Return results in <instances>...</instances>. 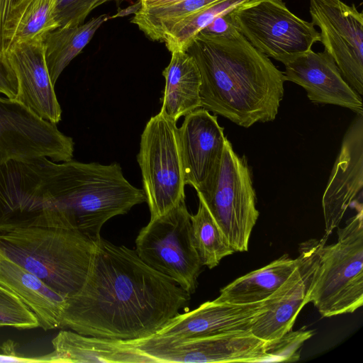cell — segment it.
Returning <instances> with one entry per match:
<instances>
[{
  "label": "cell",
  "instance_id": "obj_11",
  "mask_svg": "<svg viewBox=\"0 0 363 363\" xmlns=\"http://www.w3.org/2000/svg\"><path fill=\"white\" fill-rule=\"evenodd\" d=\"M74 141L15 99L0 96V164L13 159L72 160Z\"/></svg>",
  "mask_w": 363,
  "mask_h": 363
},
{
  "label": "cell",
  "instance_id": "obj_7",
  "mask_svg": "<svg viewBox=\"0 0 363 363\" xmlns=\"http://www.w3.org/2000/svg\"><path fill=\"white\" fill-rule=\"evenodd\" d=\"M136 253L148 266L169 277L189 294L198 284L202 264L194 247L185 199L153 218L139 232Z\"/></svg>",
  "mask_w": 363,
  "mask_h": 363
},
{
  "label": "cell",
  "instance_id": "obj_25",
  "mask_svg": "<svg viewBox=\"0 0 363 363\" xmlns=\"http://www.w3.org/2000/svg\"><path fill=\"white\" fill-rule=\"evenodd\" d=\"M191 222L193 242L202 266L213 269L235 252L201 200L196 213L191 215Z\"/></svg>",
  "mask_w": 363,
  "mask_h": 363
},
{
  "label": "cell",
  "instance_id": "obj_29",
  "mask_svg": "<svg viewBox=\"0 0 363 363\" xmlns=\"http://www.w3.org/2000/svg\"><path fill=\"white\" fill-rule=\"evenodd\" d=\"M313 335L305 327L285 333L278 339L266 341L264 362H295L300 358L303 343Z\"/></svg>",
  "mask_w": 363,
  "mask_h": 363
},
{
  "label": "cell",
  "instance_id": "obj_18",
  "mask_svg": "<svg viewBox=\"0 0 363 363\" xmlns=\"http://www.w3.org/2000/svg\"><path fill=\"white\" fill-rule=\"evenodd\" d=\"M178 136L184 184L196 189L213 171L228 139L217 116L203 108L185 116Z\"/></svg>",
  "mask_w": 363,
  "mask_h": 363
},
{
  "label": "cell",
  "instance_id": "obj_1",
  "mask_svg": "<svg viewBox=\"0 0 363 363\" xmlns=\"http://www.w3.org/2000/svg\"><path fill=\"white\" fill-rule=\"evenodd\" d=\"M144 202L116 162L35 157L0 164V218L13 227L67 228L96 241L106 221Z\"/></svg>",
  "mask_w": 363,
  "mask_h": 363
},
{
  "label": "cell",
  "instance_id": "obj_2",
  "mask_svg": "<svg viewBox=\"0 0 363 363\" xmlns=\"http://www.w3.org/2000/svg\"><path fill=\"white\" fill-rule=\"evenodd\" d=\"M189 296L135 250L100 238L84 284L65 301L60 328L112 340L147 337L177 315Z\"/></svg>",
  "mask_w": 363,
  "mask_h": 363
},
{
  "label": "cell",
  "instance_id": "obj_19",
  "mask_svg": "<svg viewBox=\"0 0 363 363\" xmlns=\"http://www.w3.org/2000/svg\"><path fill=\"white\" fill-rule=\"evenodd\" d=\"M0 286L17 296L35 315L43 330L60 328L66 298L1 250Z\"/></svg>",
  "mask_w": 363,
  "mask_h": 363
},
{
  "label": "cell",
  "instance_id": "obj_8",
  "mask_svg": "<svg viewBox=\"0 0 363 363\" xmlns=\"http://www.w3.org/2000/svg\"><path fill=\"white\" fill-rule=\"evenodd\" d=\"M150 218L185 199L177 121L160 111L147 121L137 156Z\"/></svg>",
  "mask_w": 363,
  "mask_h": 363
},
{
  "label": "cell",
  "instance_id": "obj_32",
  "mask_svg": "<svg viewBox=\"0 0 363 363\" xmlns=\"http://www.w3.org/2000/svg\"><path fill=\"white\" fill-rule=\"evenodd\" d=\"M18 93V83L10 65L0 60V94L15 99Z\"/></svg>",
  "mask_w": 363,
  "mask_h": 363
},
{
  "label": "cell",
  "instance_id": "obj_3",
  "mask_svg": "<svg viewBox=\"0 0 363 363\" xmlns=\"http://www.w3.org/2000/svg\"><path fill=\"white\" fill-rule=\"evenodd\" d=\"M201 74V108L249 128L275 119L284 96V73L236 29L199 33L186 51Z\"/></svg>",
  "mask_w": 363,
  "mask_h": 363
},
{
  "label": "cell",
  "instance_id": "obj_16",
  "mask_svg": "<svg viewBox=\"0 0 363 363\" xmlns=\"http://www.w3.org/2000/svg\"><path fill=\"white\" fill-rule=\"evenodd\" d=\"M267 309L266 301L248 304L206 301L193 311L178 313L151 336L180 340L250 332L254 321Z\"/></svg>",
  "mask_w": 363,
  "mask_h": 363
},
{
  "label": "cell",
  "instance_id": "obj_14",
  "mask_svg": "<svg viewBox=\"0 0 363 363\" xmlns=\"http://www.w3.org/2000/svg\"><path fill=\"white\" fill-rule=\"evenodd\" d=\"M363 115L346 131L322 198L325 235L339 227L348 208H362Z\"/></svg>",
  "mask_w": 363,
  "mask_h": 363
},
{
  "label": "cell",
  "instance_id": "obj_24",
  "mask_svg": "<svg viewBox=\"0 0 363 363\" xmlns=\"http://www.w3.org/2000/svg\"><path fill=\"white\" fill-rule=\"evenodd\" d=\"M219 0H184L169 6L140 9L130 20L153 41L163 42L165 35L182 20Z\"/></svg>",
  "mask_w": 363,
  "mask_h": 363
},
{
  "label": "cell",
  "instance_id": "obj_27",
  "mask_svg": "<svg viewBox=\"0 0 363 363\" xmlns=\"http://www.w3.org/2000/svg\"><path fill=\"white\" fill-rule=\"evenodd\" d=\"M56 0H33L17 30L14 43L36 38L58 28L55 19Z\"/></svg>",
  "mask_w": 363,
  "mask_h": 363
},
{
  "label": "cell",
  "instance_id": "obj_35",
  "mask_svg": "<svg viewBox=\"0 0 363 363\" xmlns=\"http://www.w3.org/2000/svg\"><path fill=\"white\" fill-rule=\"evenodd\" d=\"M140 8V1H138L135 4H134L133 5H132L131 6H129L128 8H125L123 10H121V11H119L118 13V14H116L114 16H113L111 18H116V17H118V16H127V15H129L130 13H135Z\"/></svg>",
  "mask_w": 363,
  "mask_h": 363
},
{
  "label": "cell",
  "instance_id": "obj_5",
  "mask_svg": "<svg viewBox=\"0 0 363 363\" xmlns=\"http://www.w3.org/2000/svg\"><path fill=\"white\" fill-rule=\"evenodd\" d=\"M322 249L308 303L322 317L354 313L363 304V208Z\"/></svg>",
  "mask_w": 363,
  "mask_h": 363
},
{
  "label": "cell",
  "instance_id": "obj_6",
  "mask_svg": "<svg viewBox=\"0 0 363 363\" xmlns=\"http://www.w3.org/2000/svg\"><path fill=\"white\" fill-rule=\"evenodd\" d=\"M196 191L235 252L247 251L259 213L246 159L228 140L213 171Z\"/></svg>",
  "mask_w": 363,
  "mask_h": 363
},
{
  "label": "cell",
  "instance_id": "obj_31",
  "mask_svg": "<svg viewBox=\"0 0 363 363\" xmlns=\"http://www.w3.org/2000/svg\"><path fill=\"white\" fill-rule=\"evenodd\" d=\"M111 0H56L55 19L58 28H73L84 23L95 8Z\"/></svg>",
  "mask_w": 363,
  "mask_h": 363
},
{
  "label": "cell",
  "instance_id": "obj_15",
  "mask_svg": "<svg viewBox=\"0 0 363 363\" xmlns=\"http://www.w3.org/2000/svg\"><path fill=\"white\" fill-rule=\"evenodd\" d=\"M6 57L18 83L15 100L40 118L59 123L62 108L48 70L43 37L13 43Z\"/></svg>",
  "mask_w": 363,
  "mask_h": 363
},
{
  "label": "cell",
  "instance_id": "obj_36",
  "mask_svg": "<svg viewBox=\"0 0 363 363\" xmlns=\"http://www.w3.org/2000/svg\"><path fill=\"white\" fill-rule=\"evenodd\" d=\"M111 1H114L116 2V4L118 5H119L121 3H122L123 1H124L125 0H111Z\"/></svg>",
  "mask_w": 363,
  "mask_h": 363
},
{
  "label": "cell",
  "instance_id": "obj_10",
  "mask_svg": "<svg viewBox=\"0 0 363 363\" xmlns=\"http://www.w3.org/2000/svg\"><path fill=\"white\" fill-rule=\"evenodd\" d=\"M129 342L150 362H264L266 341L251 332L167 340L150 336Z\"/></svg>",
  "mask_w": 363,
  "mask_h": 363
},
{
  "label": "cell",
  "instance_id": "obj_17",
  "mask_svg": "<svg viewBox=\"0 0 363 363\" xmlns=\"http://www.w3.org/2000/svg\"><path fill=\"white\" fill-rule=\"evenodd\" d=\"M284 65L285 81L303 87L313 103L336 105L363 115L362 97L346 82L325 50L315 52L311 49Z\"/></svg>",
  "mask_w": 363,
  "mask_h": 363
},
{
  "label": "cell",
  "instance_id": "obj_30",
  "mask_svg": "<svg viewBox=\"0 0 363 363\" xmlns=\"http://www.w3.org/2000/svg\"><path fill=\"white\" fill-rule=\"evenodd\" d=\"M18 329L39 327L35 315L13 294L0 286V327Z\"/></svg>",
  "mask_w": 363,
  "mask_h": 363
},
{
  "label": "cell",
  "instance_id": "obj_21",
  "mask_svg": "<svg viewBox=\"0 0 363 363\" xmlns=\"http://www.w3.org/2000/svg\"><path fill=\"white\" fill-rule=\"evenodd\" d=\"M162 72L165 79L161 111L177 121L201 108V74L194 57L184 51H174Z\"/></svg>",
  "mask_w": 363,
  "mask_h": 363
},
{
  "label": "cell",
  "instance_id": "obj_20",
  "mask_svg": "<svg viewBox=\"0 0 363 363\" xmlns=\"http://www.w3.org/2000/svg\"><path fill=\"white\" fill-rule=\"evenodd\" d=\"M51 342L53 351L58 355L61 363L150 362L128 340L89 336L72 330H62Z\"/></svg>",
  "mask_w": 363,
  "mask_h": 363
},
{
  "label": "cell",
  "instance_id": "obj_12",
  "mask_svg": "<svg viewBox=\"0 0 363 363\" xmlns=\"http://www.w3.org/2000/svg\"><path fill=\"white\" fill-rule=\"evenodd\" d=\"M312 23L340 74L361 97L363 94V13L341 0H310Z\"/></svg>",
  "mask_w": 363,
  "mask_h": 363
},
{
  "label": "cell",
  "instance_id": "obj_34",
  "mask_svg": "<svg viewBox=\"0 0 363 363\" xmlns=\"http://www.w3.org/2000/svg\"><path fill=\"white\" fill-rule=\"evenodd\" d=\"M142 9L158 8L176 4L184 0H138Z\"/></svg>",
  "mask_w": 363,
  "mask_h": 363
},
{
  "label": "cell",
  "instance_id": "obj_33",
  "mask_svg": "<svg viewBox=\"0 0 363 363\" xmlns=\"http://www.w3.org/2000/svg\"><path fill=\"white\" fill-rule=\"evenodd\" d=\"M235 28V27L233 25L228 13L218 16L199 33L206 35L218 36L227 34Z\"/></svg>",
  "mask_w": 363,
  "mask_h": 363
},
{
  "label": "cell",
  "instance_id": "obj_28",
  "mask_svg": "<svg viewBox=\"0 0 363 363\" xmlns=\"http://www.w3.org/2000/svg\"><path fill=\"white\" fill-rule=\"evenodd\" d=\"M33 0H0V60L7 62L6 55L14 43L17 30Z\"/></svg>",
  "mask_w": 363,
  "mask_h": 363
},
{
  "label": "cell",
  "instance_id": "obj_4",
  "mask_svg": "<svg viewBox=\"0 0 363 363\" xmlns=\"http://www.w3.org/2000/svg\"><path fill=\"white\" fill-rule=\"evenodd\" d=\"M95 242L77 230L62 227L0 232V250L66 299L84 284Z\"/></svg>",
  "mask_w": 363,
  "mask_h": 363
},
{
  "label": "cell",
  "instance_id": "obj_23",
  "mask_svg": "<svg viewBox=\"0 0 363 363\" xmlns=\"http://www.w3.org/2000/svg\"><path fill=\"white\" fill-rule=\"evenodd\" d=\"M110 18L101 14L73 28H57L43 36L48 70L55 86L65 68L90 42L96 30Z\"/></svg>",
  "mask_w": 363,
  "mask_h": 363
},
{
  "label": "cell",
  "instance_id": "obj_26",
  "mask_svg": "<svg viewBox=\"0 0 363 363\" xmlns=\"http://www.w3.org/2000/svg\"><path fill=\"white\" fill-rule=\"evenodd\" d=\"M248 0H219L182 20L165 35L163 42L170 52H186L198 33L218 16L230 13Z\"/></svg>",
  "mask_w": 363,
  "mask_h": 363
},
{
  "label": "cell",
  "instance_id": "obj_13",
  "mask_svg": "<svg viewBox=\"0 0 363 363\" xmlns=\"http://www.w3.org/2000/svg\"><path fill=\"white\" fill-rule=\"evenodd\" d=\"M311 239L300 245L298 266L288 280L266 299L267 309L254 321L250 332L264 341L279 338L292 330L297 315L308 298L328 240Z\"/></svg>",
  "mask_w": 363,
  "mask_h": 363
},
{
  "label": "cell",
  "instance_id": "obj_9",
  "mask_svg": "<svg viewBox=\"0 0 363 363\" xmlns=\"http://www.w3.org/2000/svg\"><path fill=\"white\" fill-rule=\"evenodd\" d=\"M229 16L254 48L283 64L320 40L312 22L293 13L283 0H248Z\"/></svg>",
  "mask_w": 363,
  "mask_h": 363
},
{
  "label": "cell",
  "instance_id": "obj_22",
  "mask_svg": "<svg viewBox=\"0 0 363 363\" xmlns=\"http://www.w3.org/2000/svg\"><path fill=\"white\" fill-rule=\"evenodd\" d=\"M298 258L284 255L258 269L228 284L214 299L217 302L248 304L264 301L288 280L298 266Z\"/></svg>",
  "mask_w": 363,
  "mask_h": 363
}]
</instances>
